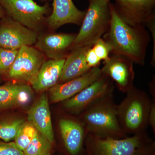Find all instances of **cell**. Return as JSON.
<instances>
[{"label":"cell","instance_id":"9","mask_svg":"<svg viewBox=\"0 0 155 155\" xmlns=\"http://www.w3.org/2000/svg\"><path fill=\"white\" fill-rule=\"evenodd\" d=\"M38 38L36 31L8 16L0 19V48L18 50L22 47L35 44Z\"/></svg>","mask_w":155,"mask_h":155},{"label":"cell","instance_id":"23","mask_svg":"<svg viewBox=\"0 0 155 155\" xmlns=\"http://www.w3.org/2000/svg\"><path fill=\"white\" fill-rule=\"evenodd\" d=\"M18 50L0 48V73L8 72L17 57Z\"/></svg>","mask_w":155,"mask_h":155},{"label":"cell","instance_id":"4","mask_svg":"<svg viewBox=\"0 0 155 155\" xmlns=\"http://www.w3.org/2000/svg\"><path fill=\"white\" fill-rule=\"evenodd\" d=\"M116 107L117 118L123 132L134 134L146 131L151 100L145 92L134 86Z\"/></svg>","mask_w":155,"mask_h":155},{"label":"cell","instance_id":"16","mask_svg":"<svg viewBox=\"0 0 155 155\" xmlns=\"http://www.w3.org/2000/svg\"><path fill=\"white\" fill-rule=\"evenodd\" d=\"M59 128L65 148L71 155H77L83 147L87 134L81 121L69 118H62L59 123Z\"/></svg>","mask_w":155,"mask_h":155},{"label":"cell","instance_id":"2","mask_svg":"<svg viewBox=\"0 0 155 155\" xmlns=\"http://www.w3.org/2000/svg\"><path fill=\"white\" fill-rule=\"evenodd\" d=\"M87 155H155V143L146 131L125 138L101 137L87 134Z\"/></svg>","mask_w":155,"mask_h":155},{"label":"cell","instance_id":"31","mask_svg":"<svg viewBox=\"0 0 155 155\" xmlns=\"http://www.w3.org/2000/svg\"><path fill=\"white\" fill-rule=\"evenodd\" d=\"M102 1H105L107 2H110V0H102Z\"/></svg>","mask_w":155,"mask_h":155},{"label":"cell","instance_id":"17","mask_svg":"<svg viewBox=\"0 0 155 155\" xmlns=\"http://www.w3.org/2000/svg\"><path fill=\"white\" fill-rule=\"evenodd\" d=\"M66 58L50 59L44 62L40 68L32 88L38 92L45 91L58 84L61 77Z\"/></svg>","mask_w":155,"mask_h":155},{"label":"cell","instance_id":"28","mask_svg":"<svg viewBox=\"0 0 155 155\" xmlns=\"http://www.w3.org/2000/svg\"><path fill=\"white\" fill-rule=\"evenodd\" d=\"M149 125L151 127L154 134H155V101H151L150 109L148 116Z\"/></svg>","mask_w":155,"mask_h":155},{"label":"cell","instance_id":"30","mask_svg":"<svg viewBox=\"0 0 155 155\" xmlns=\"http://www.w3.org/2000/svg\"><path fill=\"white\" fill-rule=\"evenodd\" d=\"M49 1V0H41L42 2H47L48 1Z\"/></svg>","mask_w":155,"mask_h":155},{"label":"cell","instance_id":"13","mask_svg":"<svg viewBox=\"0 0 155 155\" xmlns=\"http://www.w3.org/2000/svg\"><path fill=\"white\" fill-rule=\"evenodd\" d=\"M51 14L46 18L50 28L57 29L67 24L80 25L86 14L76 8L72 0H53Z\"/></svg>","mask_w":155,"mask_h":155},{"label":"cell","instance_id":"26","mask_svg":"<svg viewBox=\"0 0 155 155\" xmlns=\"http://www.w3.org/2000/svg\"><path fill=\"white\" fill-rule=\"evenodd\" d=\"M92 47L87 50L85 54V60L87 64L90 69L98 67L101 61L95 54Z\"/></svg>","mask_w":155,"mask_h":155},{"label":"cell","instance_id":"29","mask_svg":"<svg viewBox=\"0 0 155 155\" xmlns=\"http://www.w3.org/2000/svg\"><path fill=\"white\" fill-rule=\"evenodd\" d=\"M5 14L6 13L5 10L0 5V19L5 16Z\"/></svg>","mask_w":155,"mask_h":155},{"label":"cell","instance_id":"11","mask_svg":"<svg viewBox=\"0 0 155 155\" xmlns=\"http://www.w3.org/2000/svg\"><path fill=\"white\" fill-rule=\"evenodd\" d=\"M134 63L122 55L112 54L104 67L102 74L106 75L115 82L119 91L126 93L133 87L135 72Z\"/></svg>","mask_w":155,"mask_h":155},{"label":"cell","instance_id":"21","mask_svg":"<svg viewBox=\"0 0 155 155\" xmlns=\"http://www.w3.org/2000/svg\"><path fill=\"white\" fill-rule=\"evenodd\" d=\"M36 130L31 123L24 121L20 125L14 138V143L17 147L24 151L33 139Z\"/></svg>","mask_w":155,"mask_h":155},{"label":"cell","instance_id":"25","mask_svg":"<svg viewBox=\"0 0 155 155\" xmlns=\"http://www.w3.org/2000/svg\"><path fill=\"white\" fill-rule=\"evenodd\" d=\"M0 155H25L23 151L19 149L14 142L1 143Z\"/></svg>","mask_w":155,"mask_h":155},{"label":"cell","instance_id":"5","mask_svg":"<svg viewBox=\"0 0 155 155\" xmlns=\"http://www.w3.org/2000/svg\"><path fill=\"white\" fill-rule=\"evenodd\" d=\"M89 5L71 50L93 45L108 31L111 20L110 2L89 0Z\"/></svg>","mask_w":155,"mask_h":155},{"label":"cell","instance_id":"24","mask_svg":"<svg viewBox=\"0 0 155 155\" xmlns=\"http://www.w3.org/2000/svg\"><path fill=\"white\" fill-rule=\"evenodd\" d=\"M92 48L100 61L104 62L109 59L112 51L110 45L102 38L95 42Z\"/></svg>","mask_w":155,"mask_h":155},{"label":"cell","instance_id":"3","mask_svg":"<svg viewBox=\"0 0 155 155\" xmlns=\"http://www.w3.org/2000/svg\"><path fill=\"white\" fill-rule=\"evenodd\" d=\"M114 97L112 94L103 98L79 114L87 134L116 139L127 137L119 125Z\"/></svg>","mask_w":155,"mask_h":155},{"label":"cell","instance_id":"19","mask_svg":"<svg viewBox=\"0 0 155 155\" xmlns=\"http://www.w3.org/2000/svg\"><path fill=\"white\" fill-rule=\"evenodd\" d=\"M33 94L31 87L25 84L0 86V109L25 105L30 101Z\"/></svg>","mask_w":155,"mask_h":155},{"label":"cell","instance_id":"15","mask_svg":"<svg viewBox=\"0 0 155 155\" xmlns=\"http://www.w3.org/2000/svg\"><path fill=\"white\" fill-rule=\"evenodd\" d=\"M27 115L28 122L53 143L54 141V134L47 94L41 95L28 110Z\"/></svg>","mask_w":155,"mask_h":155},{"label":"cell","instance_id":"1","mask_svg":"<svg viewBox=\"0 0 155 155\" xmlns=\"http://www.w3.org/2000/svg\"><path fill=\"white\" fill-rule=\"evenodd\" d=\"M111 20L103 39L110 45L111 54L126 57L134 64L144 66L147 51L150 41L147 31L142 25L132 26L122 20L110 3Z\"/></svg>","mask_w":155,"mask_h":155},{"label":"cell","instance_id":"14","mask_svg":"<svg viewBox=\"0 0 155 155\" xmlns=\"http://www.w3.org/2000/svg\"><path fill=\"white\" fill-rule=\"evenodd\" d=\"M77 34H48L38 38L37 49L50 59L66 58V53L71 50Z\"/></svg>","mask_w":155,"mask_h":155},{"label":"cell","instance_id":"7","mask_svg":"<svg viewBox=\"0 0 155 155\" xmlns=\"http://www.w3.org/2000/svg\"><path fill=\"white\" fill-rule=\"evenodd\" d=\"M113 81L102 74L96 81L71 98L63 102V106L69 112L79 114L103 98L114 94Z\"/></svg>","mask_w":155,"mask_h":155},{"label":"cell","instance_id":"8","mask_svg":"<svg viewBox=\"0 0 155 155\" xmlns=\"http://www.w3.org/2000/svg\"><path fill=\"white\" fill-rule=\"evenodd\" d=\"M44 62V54L38 49L31 46L22 47L18 50L15 61L7 72L8 76L31 84Z\"/></svg>","mask_w":155,"mask_h":155},{"label":"cell","instance_id":"12","mask_svg":"<svg viewBox=\"0 0 155 155\" xmlns=\"http://www.w3.org/2000/svg\"><path fill=\"white\" fill-rule=\"evenodd\" d=\"M102 75L99 67H94L84 74L64 83L58 84L50 89L52 103L62 102L69 99L98 79Z\"/></svg>","mask_w":155,"mask_h":155},{"label":"cell","instance_id":"6","mask_svg":"<svg viewBox=\"0 0 155 155\" xmlns=\"http://www.w3.org/2000/svg\"><path fill=\"white\" fill-rule=\"evenodd\" d=\"M0 5L9 17L35 31L51 11L48 3L41 6L34 0H0Z\"/></svg>","mask_w":155,"mask_h":155},{"label":"cell","instance_id":"18","mask_svg":"<svg viewBox=\"0 0 155 155\" xmlns=\"http://www.w3.org/2000/svg\"><path fill=\"white\" fill-rule=\"evenodd\" d=\"M92 45L81 47L71 50L66 57L58 84L67 82L81 76L90 69L87 64L85 54Z\"/></svg>","mask_w":155,"mask_h":155},{"label":"cell","instance_id":"27","mask_svg":"<svg viewBox=\"0 0 155 155\" xmlns=\"http://www.w3.org/2000/svg\"><path fill=\"white\" fill-rule=\"evenodd\" d=\"M150 31L153 39V50L151 64L153 67L155 66V16L152 17L146 24Z\"/></svg>","mask_w":155,"mask_h":155},{"label":"cell","instance_id":"20","mask_svg":"<svg viewBox=\"0 0 155 155\" xmlns=\"http://www.w3.org/2000/svg\"><path fill=\"white\" fill-rule=\"evenodd\" d=\"M52 144L45 135L36 130L33 139L23 152L25 155H51Z\"/></svg>","mask_w":155,"mask_h":155},{"label":"cell","instance_id":"10","mask_svg":"<svg viewBox=\"0 0 155 155\" xmlns=\"http://www.w3.org/2000/svg\"><path fill=\"white\" fill-rule=\"evenodd\" d=\"M114 5L120 18L130 26H145L155 16V0H115Z\"/></svg>","mask_w":155,"mask_h":155},{"label":"cell","instance_id":"22","mask_svg":"<svg viewBox=\"0 0 155 155\" xmlns=\"http://www.w3.org/2000/svg\"><path fill=\"white\" fill-rule=\"evenodd\" d=\"M24 120L17 119L0 123V139L5 142L14 140L20 125Z\"/></svg>","mask_w":155,"mask_h":155}]
</instances>
